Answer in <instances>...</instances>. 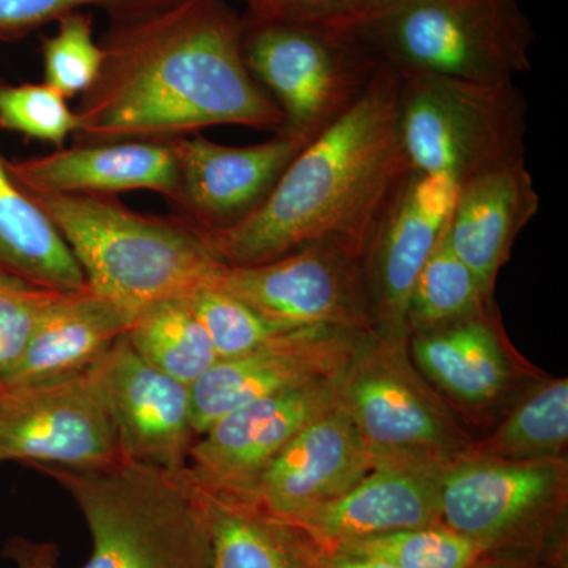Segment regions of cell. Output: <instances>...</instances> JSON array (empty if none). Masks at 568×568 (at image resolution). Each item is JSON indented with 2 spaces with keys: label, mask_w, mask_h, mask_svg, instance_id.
<instances>
[{
  "label": "cell",
  "mask_w": 568,
  "mask_h": 568,
  "mask_svg": "<svg viewBox=\"0 0 568 568\" xmlns=\"http://www.w3.org/2000/svg\"><path fill=\"white\" fill-rule=\"evenodd\" d=\"M244 17L226 0H171L111 18L81 95L74 144L170 142L212 126L278 132L283 114L245 65Z\"/></svg>",
  "instance_id": "1"
},
{
  "label": "cell",
  "mask_w": 568,
  "mask_h": 568,
  "mask_svg": "<svg viewBox=\"0 0 568 568\" xmlns=\"http://www.w3.org/2000/svg\"><path fill=\"white\" fill-rule=\"evenodd\" d=\"M398 85L383 63L361 100L294 156L252 215L224 230L192 227L209 253L224 265H257L327 242L365 256L410 173L396 129Z\"/></svg>",
  "instance_id": "2"
},
{
  "label": "cell",
  "mask_w": 568,
  "mask_h": 568,
  "mask_svg": "<svg viewBox=\"0 0 568 568\" xmlns=\"http://www.w3.org/2000/svg\"><path fill=\"white\" fill-rule=\"evenodd\" d=\"M62 235L85 284L132 316L207 286L219 261L179 216L144 215L115 196L29 193Z\"/></svg>",
  "instance_id": "3"
},
{
  "label": "cell",
  "mask_w": 568,
  "mask_h": 568,
  "mask_svg": "<svg viewBox=\"0 0 568 568\" xmlns=\"http://www.w3.org/2000/svg\"><path fill=\"white\" fill-rule=\"evenodd\" d=\"M32 467L61 485L84 518L92 548L80 568H213L211 529L185 469L126 459Z\"/></svg>",
  "instance_id": "4"
},
{
  "label": "cell",
  "mask_w": 568,
  "mask_h": 568,
  "mask_svg": "<svg viewBox=\"0 0 568 568\" xmlns=\"http://www.w3.org/2000/svg\"><path fill=\"white\" fill-rule=\"evenodd\" d=\"M398 73V71H396ZM396 129L410 171L459 185L526 159L528 103L515 81L398 73Z\"/></svg>",
  "instance_id": "5"
},
{
  "label": "cell",
  "mask_w": 568,
  "mask_h": 568,
  "mask_svg": "<svg viewBox=\"0 0 568 568\" xmlns=\"http://www.w3.org/2000/svg\"><path fill=\"white\" fill-rule=\"evenodd\" d=\"M364 37L398 73L481 82L529 73L536 41L518 0H396Z\"/></svg>",
  "instance_id": "6"
},
{
  "label": "cell",
  "mask_w": 568,
  "mask_h": 568,
  "mask_svg": "<svg viewBox=\"0 0 568 568\" xmlns=\"http://www.w3.org/2000/svg\"><path fill=\"white\" fill-rule=\"evenodd\" d=\"M246 69L283 114L278 132L308 144L343 118L383 67L364 36L244 14Z\"/></svg>",
  "instance_id": "7"
},
{
  "label": "cell",
  "mask_w": 568,
  "mask_h": 568,
  "mask_svg": "<svg viewBox=\"0 0 568 568\" xmlns=\"http://www.w3.org/2000/svg\"><path fill=\"white\" fill-rule=\"evenodd\" d=\"M567 488V458L504 462L463 454L440 473V521L485 552L562 564Z\"/></svg>",
  "instance_id": "8"
},
{
  "label": "cell",
  "mask_w": 568,
  "mask_h": 568,
  "mask_svg": "<svg viewBox=\"0 0 568 568\" xmlns=\"http://www.w3.org/2000/svg\"><path fill=\"white\" fill-rule=\"evenodd\" d=\"M335 396L376 462H450L473 444L443 396L410 361L406 335H365L335 376Z\"/></svg>",
  "instance_id": "9"
},
{
  "label": "cell",
  "mask_w": 568,
  "mask_h": 568,
  "mask_svg": "<svg viewBox=\"0 0 568 568\" xmlns=\"http://www.w3.org/2000/svg\"><path fill=\"white\" fill-rule=\"evenodd\" d=\"M216 287L287 327L376 331L364 256L338 244H313L257 265L220 264Z\"/></svg>",
  "instance_id": "10"
},
{
  "label": "cell",
  "mask_w": 568,
  "mask_h": 568,
  "mask_svg": "<svg viewBox=\"0 0 568 568\" xmlns=\"http://www.w3.org/2000/svg\"><path fill=\"white\" fill-rule=\"evenodd\" d=\"M121 459L99 362L78 375L0 390V465L82 469Z\"/></svg>",
  "instance_id": "11"
},
{
  "label": "cell",
  "mask_w": 568,
  "mask_h": 568,
  "mask_svg": "<svg viewBox=\"0 0 568 568\" xmlns=\"http://www.w3.org/2000/svg\"><path fill=\"white\" fill-rule=\"evenodd\" d=\"M335 403L334 376L235 407L197 437L185 476L209 491L246 497L293 437Z\"/></svg>",
  "instance_id": "12"
},
{
  "label": "cell",
  "mask_w": 568,
  "mask_h": 568,
  "mask_svg": "<svg viewBox=\"0 0 568 568\" xmlns=\"http://www.w3.org/2000/svg\"><path fill=\"white\" fill-rule=\"evenodd\" d=\"M173 144L179 166L174 215L200 231L241 223L267 200L306 142L284 132L253 145H224L196 133Z\"/></svg>",
  "instance_id": "13"
},
{
  "label": "cell",
  "mask_w": 568,
  "mask_h": 568,
  "mask_svg": "<svg viewBox=\"0 0 568 568\" xmlns=\"http://www.w3.org/2000/svg\"><path fill=\"white\" fill-rule=\"evenodd\" d=\"M365 335L331 327L294 328L252 353L216 362L190 387L194 433L204 435L224 414L246 403L331 379Z\"/></svg>",
  "instance_id": "14"
},
{
  "label": "cell",
  "mask_w": 568,
  "mask_h": 568,
  "mask_svg": "<svg viewBox=\"0 0 568 568\" xmlns=\"http://www.w3.org/2000/svg\"><path fill=\"white\" fill-rule=\"evenodd\" d=\"M100 379L122 458L181 473L197 436L192 420V390L148 364L126 334L99 361Z\"/></svg>",
  "instance_id": "15"
},
{
  "label": "cell",
  "mask_w": 568,
  "mask_h": 568,
  "mask_svg": "<svg viewBox=\"0 0 568 568\" xmlns=\"http://www.w3.org/2000/svg\"><path fill=\"white\" fill-rule=\"evenodd\" d=\"M457 192L448 179L410 171L388 204L364 256L377 332L406 335L407 298L446 235Z\"/></svg>",
  "instance_id": "16"
},
{
  "label": "cell",
  "mask_w": 568,
  "mask_h": 568,
  "mask_svg": "<svg viewBox=\"0 0 568 568\" xmlns=\"http://www.w3.org/2000/svg\"><path fill=\"white\" fill-rule=\"evenodd\" d=\"M446 463L379 459L345 495L283 521L320 551L394 530L439 525L440 473Z\"/></svg>",
  "instance_id": "17"
},
{
  "label": "cell",
  "mask_w": 568,
  "mask_h": 568,
  "mask_svg": "<svg viewBox=\"0 0 568 568\" xmlns=\"http://www.w3.org/2000/svg\"><path fill=\"white\" fill-rule=\"evenodd\" d=\"M376 463L357 426L335 403L293 437L242 499L291 519L345 495Z\"/></svg>",
  "instance_id": "18"
},
{
  "label": "cell",
  "mask_w": 568,
  "mask_h": 568,
  "mask_svg": "<svg viewBox=\"0 0 568 568\" xmlns=\"http://www.w3.org/2000/svg\"><path fill=\"white\" fill-rule=\"evenodd\" d=\"M14 181L28 193L103 194L155 192L173 204L178 159L171 142L74 144L47 155L9 160Z\"/></svg>",
  "instance_id": "19"
},
{
  "label": "cell",
  "mask_w": 568,
  "mask_h": 568,
  "mask_svg": "<svg viewBox=\"0 0 568 568\" xmlns=\"http://www.w3.org/2000/svg\"><path fill=\"white\" fill-rule=\"evenodd\" d=\"M538 211L540 194L526 159L499 164L459 183L447 242L488 294L493 295L515 241Z\"/></svg>",
  "instance_id": "20"
},
{
  "label": "cell",
  "mask_w": 568,
  "mask_h": 568,
  "mask_svg": "<svg viewBox=\"0 0 568 568\" xmlns=\"http://www.w3.org/2000/svg\"><path fill=\"white\" fill-rule=\"evenodd\" d=\"M132 316L85 286L54 291L6 387L28 386L91 368L122 335Z\"/></svg>",
  "instance_id": "21"
},
{
  "label": "cell",
  "mask_w": 568,
  "mask_h": 568,
  "mask_svg": "<svg viewBox=\"0 0 568 568\" xmlns=\"http://www.w3.org/2000/svg\"><path fill=\"white\" fill-rule=\"evenodd\" d=\"M414 365L455 402L488 406L514 381V362L493 305L476 315L407 336Z\"/></svg>",
  "instance_id": "22"
},
{
  "label": "cell",
  "mask_w": 568,
  "mask_h": 568,
  "mask_svg": "<svg viewBox=\"0 0 568 568\" xmlns=\"http://www.w3.org/2000/svg\"><path fill=\"white\" fill-rule=\"evenodd\" d=\"M193 487L211 529L213 568H320L316 548L283 519L252 500Z\"/></svg>",
  "instance_id": "23"
},
{
  "label": "cell",
  "mask_w": 568,
  "mask_h": 568,
  "mask_svg": "<svg viewBox=\"0 0 568 568\" xmlns=\"http://www.w3.org/2000/svg\"><path fill=\"white\" fill-rule=\"evenodd\" d=\"M0 272L51 291L88 286L80 264L0 152Z\"/></svg>",
  "instance_id": "24"
},
{
  "label": "cell",
  "mask_w": 568,
  "mask_h": 568,
  "mask_svg": "<svg viewBox=\"0 0 568 568\" xmlns=\"http://www.w3.org/2000/svg\"><path fill=\"white\" fill-rule=\"evenodd\" d=\"M126 338L148 364L190 387L219 362L190 295L142 310L133 317Z\"/></svg>",
  "instance_id": "25"
},
{
  "label": "cell",
  "mask_w": 568,
  "mask_h": 568,
  "mask_svg": "<svg viewBox=\"0 0 568 568\" xmlns=\"http://www.w3.org/2000/svg\"><path fill=\"white\" fill-rule=\"evenodd\" d=\"M568 444V381L538 387L515 407L495 433L465 454L504 462H545L566 457Z\"/></svg>",
  "instance_id": "26"
},
{
  "label": "cell",
  "mask_w": 568,
  "mask_h": 568,
  "mask_svg": "<svg viewBox=\"0 0 568 568\" xmlns=\"http://www.w3.org/2000/svg\"><path fill=\"white\" fill-rule=\"evenodd\" d=\"M491 305L493 295L454 253L444 235L407 298L405 332L410 336L432 331L476 315Z\"/></svg>",
  "instance_id": "27"
},
{
  "label": "cell",
  "mask_w": 568,
  "mask_h": 568,
  "mask_svg": "<svg viewBox=\"0 0 568 568\" xmlns=\"http://www.w3.org/2000/svg\"><path fill=\"white\" fill-rule=\"evenodd\" d=\"M327 551L376 559L396 568H473L485 555L480 545L443 523L361 538Z\"/></svg>",
  "instance_id": "28"
},
{
  "label": "cell",
  "mask_w": 568,
  "mask_h": 568,
  "mask_svg": "<svg viewBox=\"0 0 568 568\" xmlns=\"http://www.w3.org/2000/svg\"><path fill=\"white\" fill-rule=\"evenodd\" d=\"M58 32L43 39L44 81L67 100L84 95L99 78L103 50L93 39L89 11H73L58 21Z\"/></svg>",
  "instance_id": "29"
},
{
  "label": "cell",
  "mask_w": 568,
  "mask_h": 568,
  "mask_svg": "<svg viewBox=\"0 0 568 568\" xmlns=\"http://www.w3.org/2000/svg\"><path fill=\"white\" fill-rule=\"evenodd\" d=\"M194 312L211 336L219 361L239 357L295 327L274 323L233 295L205 286L190 295ZM302 328V327H301Z\"/></svg>",
  "instance_id": "30"
},
{
  "label": "cell",
  "mask_w": 568,
  "mask_h": 568,
  "mask_svg": "<svg viewBox=\"0 0 568 568\" xmlns=\"http://www.w3.org/2000/svg\"><path fill=\"white\" fill-rule=\"evenodd\" d=\"M77 125L69 100L47 82L0 81V129L62 149Z\"/></svg>",
  "instance_id": "31"
},
{
  "label": "cell",
  "mask_w": 568,
  "mask_h": 568,
  "mask_svg": "<svg viewBox=\"0 0 568 568\" xmlns=\"http://www.w3.org/2000/svg\"><path fill=\"white\" fill-rule=\"evenodd\" d=\"M396 0H256L245 17L315 26L327 31L364 36Z\"/></svg>",
  "instance_id": "32"
},
{
  "label": "cell",
  "mask_w": 568,
  "mask_h": 568,
  "mask_svg": "<svg viewBox=\"0 0 568 568\" xmlns=\"http://www.w3.org/2000/svg\"><path fill=\"white\" fill-rule=\"evenodd\" d=\"M52 293L0 272V390L20 364Z\"/></svg>",
  "instance_id": "33"
},
{
  "label": "cell",
  "mask_w": 568,
  "mask_h": 568,
  "mask_svg": "<svg viewBox=\"0 0 568 568\" xmlns=\"http://www.w3.org/2000/svg\"><path fill=\"white\" fill-rule=\"evenodd\" d=\"M171 0H0V41H17L73 11L102 9L111 18L155 9Z\"/></svg>",
  "instance_id": "34"
},
{
  "label": "cell",
  "mask_w": 568,
  "mask_h": 568,
  "mask_svg": "<svg viewBox=\"0 0 568 568\" xmlns=\"http://www.w3.org/2000/svg\"><path fill=\"white\" fill-rule=\"evenodd\" d=\"M0 558L11 560L14 568H55L59 567V548L54 541L14 536L7 541Z\"/></svg>",
  "instance_id": "35"
},
{
  "label": "cell",
  "mask_w": 568,
  "mask_h": 568,
  "mask_svg": "<svg viewBox=\"0 0 568 568\" xmlns=\"http://www.w3.org/2000/svg\"><path fill=\"white\" fill-rule=\"evenodd\" d=\"M473 568H562V564L525 552H485Z\"/></svg>",
  "instance_id": "36"
},
{
  "label": "cell",
  "mask_w": 568,
  "mask_h": 568,
  "mask_svg": "<svg viewBox=\"0 0 568 568\" xmlns=\"http://www.w3.org/2000/svg\"><path fill=\"white\" fill-rule=\"evenodd\" d=\"M320 568H396L381 560L361 558V556L339 555V552L317 551Z\"/></svg>",
  "instance_id": "37"
},
{
  "label": "cell",
  "mask_w": 568,
  "mask_h": 568,
  "mask_svg": "<svg viewBox=\"0 0 568 568\" xmlns=\"http://www.w3.org/2000/svg\"><path fill=\"white\" fill-rule=\"evenodd\" d=\"M244 2L246 3V9H250V7L254 6V2H256V0H244Z\"/></svg>",
  "instance_id": "38"
},
{
  "label": "cell",
  "mask_w": 568,
  "mask_h": 568,
  "mask_svg": "<svg viewBox=\"0 0 568 568\" xmlns=\"http://www.w3.org/2000/svg\"><path fill=\"white\" fill-rule=\"evenodd\" d=\"M0 559H2V558H0Z\"/></svg>",
  "instance_id": "39"
}]
</instances>
